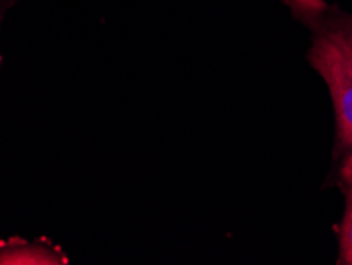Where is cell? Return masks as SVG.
<instances>
[{
	"instance_id": "3",
	"label": "cell",
	"mask_w": 352,
	"mask_h": 265,
	"mask_svg": "<svg viewBox=\"0 0 352 265\" xmlns=\"http://www.w3.org/2000/svg\"><path fill=\"white\" fill-rule=\"evenodd\" d=\"M64 261L59 254L35 246H12L0 253V264H65Z\"/></svg>"
},
{
	"instance_id": "1",
	"label": "cell",
	"mask_w": 352,
	"mask_h": 265,
	"mask_svg": "<svg viewBox=\"0 0 352 265\" xmlns=\"http://www.w3.org/2000/svg\"><path fill=\"white\" fill-rule=\"evenodd\" d=\"M309 34L307 62L322 78L335 113L332 164L352 153V14L327 0H281Z\"/></svg>"
},
{
	"instance_id": "2",
	"label": "cell",
	"mask_w": 352,
	"mask_h": 265,
	"mask_svg": "<svg viewBox=\"0 0 352 265\" xmlns=\"http://www.w3.org/2000/svg\"><path fill=\"white\" fill-rule=\"evenodd\" d=\"M327 186L343 192L346 206L338 224V259L336 264L352 265V153L336 160L330 167Z\"/></svg>"
}]
</instances>
